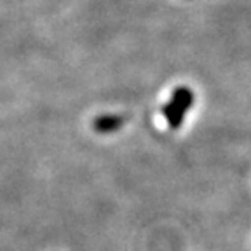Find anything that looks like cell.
<instances>
[{
    "label": "cell",
    "instance_id": "6da1fadb",
    "mask_svg": "<svg viewBox=\"0 0 251 251\" xmlns=\"http://www.w3.org/2000/svg\"><path fill=\"white\" fill-rule=\"evenodd\" d=\"M194 103V94L188 87H178L171 96V101L162 106V115L173 129H178L183 124L185 114Z\"/></svg>",
    "mask_w": 251,
    "mask_h": 251
},
{
    "label": "cell",
    "instance_id": "7a4b0ae2",
    "mask_svg": "<svg viewBox=\"0 0 251 251\" xmlns=\"http://www.w3.org/2000/svg\"><path fill=\"white\" fill-rule=\"evenodd\" d=\"M124 126V117L121 115H100L93 121V129L96 133H115Z\"/></svg>",
    "mask_w": 251,
    "mask_h": 251
}]
</instances>
